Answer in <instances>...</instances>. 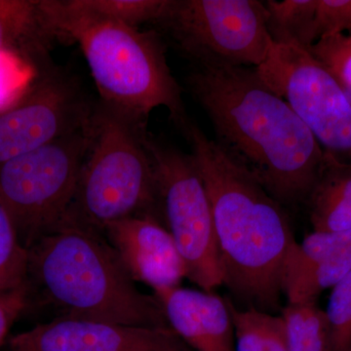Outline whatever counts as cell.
<instances>
[{"label":"cell","instance_id":"5","mask_svg":"<svg viewBox=\"0 0 351 351\" xmlns=\"http://www.w3.org/2000/svg\"><path fill=\"white\" fill-rule=\"evenodd\" d=\"M149 135L145 124L103 104L95 106L89 147L63 221L101 233L132 217L151 215L160 221Z\"/></svg>","mask_w":351,"mask_h":351},{"label":"cell","instance_id":"15","mask_svg":"<svg viewBox=\"0 0 351 351\" xmlns=\"http://www.w3.org/2000/svg\"><path fill=\"white\" fill-rule=\"evenodd\" d=\"M306 204L314 232L351 230V165L325 152Z\"/></svg>","mask_w":351,"mask_h":351},{"label":"cell","instance_id":"9","mask_svg":"<svg viewBox=\"0 0 351 351\" xmlns=\"http://www.w3.org/2000/svg\"><path fill=\"white\" fill-rule=\"evenodd\" d=\"M255 69L287 101L323 151L351 165V94L339 80L308 50L274 43Z\"/></svg>","mask_w":351,"mask_h":351},{"label":"cell","instance_id":"16","mask_svg":"<svg viewBox=\"0 0 351 351\" xmlns=\"http://www.w3.org/2000/svg\"><path fill=\"white\" fill-rule=\"evenodd\" d=\"M226 300L234 328L235 351H288L282 315L252 306L240 309Z\"/></svg>","mask_w":351,"mask_h":351},{"label":"cell","instance_id":"23","mask_svg":"<svg viewBox=\"0 0 351 351\" xmlns=\"http://www.w3.org/2000/svg\"><path fill=\"white\" fill-rule=\"evenodd\" d=\"M308 51L351 94V36L346 34L326 36L316 41Z\"/></svg>","mask_w":351,"mask_h":351},{"label":"cell","instance_id":"21","mask_svg":"<svg viewBox=\"0 0 351 351\" xmlns=\"http://www.w3.org/2000/svg\"><path fill=\"white\" fill-rule=\"evenodd\" d=\"M78 5L97 15L131 27L154 25L168 0H76Z\"/></svg>","mask_w":351,"mask_h":351},{"label":"cell","instance_id":"7","mask_svg":"<svg viewBox=\"0 0 351 351\" xmlns=\"http://www.w3.org/2000/svg\"><path fill=\"white\" fill-rule=\"evenodd\" d=\"M154 25L195 66L258 68L272 45L258 0H168Z\"/></svg>","mask_w":351,"mask_h":351},{"label":"cell","instance_id":"8","mask_svg":"<svg viewBox=\"0 0 351 351\" xmlns=\"http://www.w3.org/2000/svg\"><path fill=\"white\" fill-rule=\"evenodd\" d=\"M156 170L159 216L172 235L186 278L205 292L223 284L213 211L195 158L149 135Z\"/></svg>","mask_w":351,"mask_h":351},{"label":"cell","instance_id":"6","mask_svg":"<svg viewBox=\"0 0 351 351\" xmlns=\"http://www.w3.org/2000/svg\"><path fill=\"white\" fill-rule=\"evenodd\" d=\"M90 127L91 119L73 133L0 163V199L27 250L68 214L89 147Z\"/></svg>","mask_w":351,"mask_h":351},{"label":"cell","instance_id":"2","mask_svg":"<svg viewBox=\"0 0 351 351\" xmlns=\"http://www.w3.org/2000/svg\"><path fill=\"white\" fill-rule=\"evenodd\" d=\"M182 133L211 202L223 284L248 307L276 306L297 243L283 205L193 120Z\"/></svg>","mask_w":351,"mask_h":351},{"label":"cell","instance_id":"4","mask_svg":"<svg viewBox=\"0 0 351 351\" xmlns=\"http://www.w3.org/2000/svg\"><path fill=\"white\" fill-rule=\"evenodd\" d=\"M40 5L55 39L80 46L101 104L145 125L152 110L165 108L180 130L188 125L191 119L158 32L101 17L76 0H40Z\"/></svg>","mask_w":351,"mask_h":351},{"label":"cell","instance_id":"3","mask_svg":"<svg viewBox=\"0 0 351 351\" xmlns=\"http://www.w3.org/2000/svg\"><path fill=\"white\" fill-rule=\"evenodd\" d=\"M27 308L53 319L170 327L156 295L141 292L103 233L63 221L27 249Z\"/></svg>","mask_w":351,"mask_h":351},{"label":"cell","instance_id":"20","mask_svg":"<svg viewBox=\"0 0 351 351\" xmlns=\"http://www.w3.org/2000/svg\"><path fill=\"white\" fill-rule=\"evenodd\" d=\"M27 250L0 199V293L25 290Z\"/></svg>","mask_w":351,"mask_h":351},{"label":"cell","instance_id":"26","mask_svg":"<svg viewBox=\"0 0 351 351\" xmlns=\"http://www.w3.org/2000/svg\"><path fill=\"white\" fill-rule=\"evenodd\" d=\"M25 293V290L0 293V346L3 343L14 321L27 309Z\"/></svg>","mask_w":351,"mask_h":351},{"label":"cell","instance_id":"13","mask_svg":"<svg viewBox=\"0 0 351 351\" xmlns=\"http://www.w3.org/2000/svg\"><path fill=\"white\" fill-rule=\"evenodd\" d=\"M168 324L195 351H235L234 328L226 299L180 287L154 292Z\"/></svg>","mask_w":351,"mask_h":351},{"label":"cell","instance_id":"11","mask_svg":"<svg viewBox=\"0 0 351 351\" xmlns=\"http://www.w3.org/2000/svg\"><path fill=\"white\" fill-rule=\"evenodd\" d=\"M11 351H195L171 327L57 318L9 341Z\"/></svg>","mask_w":351,"mask_h":351},{"label":"cell","instance_id":"19","mask_svg":"<svg viewBox=\"0 0 351 351\" xmlns=\"http://www.w3.org/2000/svg\"><path fill=\"white\" fill-rule=\"evenodd\" d=\"M351 271V247L339 252L284 285L289 304L315 302L318 295L337 285Z\"/></svg>","mask_w":351,"mask_h":351},{"label":"cell","instance_id":"10","mask_svg":"<svg viewBox=\"0 0 351 351\" xmlns=\"http://www.w3.org/2000/svg\"><path fill=\"white\" fill-rule=\"evenodd\" d=\"M19 98L0 110V163L86 125L95 106L75 76L43 66Z\"/></svg>","mask_w":351,"mask_h":351},{"label":"cell","instance_id":"27","mask_svg":"<svg viewBox=\"0 0 351 351\" xmlns=\"http://www.w3.org/2000/svg\"><path fill=\"white\" fill-rule=\"evenodd\" d=\"M346 34H348V36H351V27L350 29H348V32H346Z\"/></svg>","mask_w":351,"mask_h":351},{"label":"cell","instance_id":"25","mask_svg":"<svg viewBox=\"0 0 351 351\" xmlns=\"http://www.w3.org/2000/svg\"><path fill=\"white\" fill-rule=\"evenodd\" d=\"M25 66H32L20 58L12 56V55L0 54V110L8 107L17 100L29 85L27 84V86L18 83L12 84L14 82H11V80L13 75H7L5 73L13 71V69Z\"/></svg>","mask_w":351,"mask_h":351},{"label":"cell","instance_id":"22","mask_svg":"<svg viewBox=\"0 0 351 351\" xmlns=\"http://www.w3.org/2000/svg\"><path fill=\"white\" fill-rule=\"evenodd\" d=\"M325 315L328 351H351V271L332 288Z\"/></svg>","mask_w":351,"mask_h":351},{"label":"cell","instance_id":"12","mask_svg":"<svg viewBox=\"0 0 351 351\" xmlns=\"http://www.w3.org/2000/svg\"><path fill=\"white\" fill-rule=\"evenodd\" d=\"M132 279L154 289L179 287L186 277V265L172 235L151 215L114 221L104 228Z\"/></svg>","mask_w":351,"mask_h":351},{"label":"cell","instance_id":"14","mask_svg":"<svg viewBox=\"0 0 351 351\" xmlns=\"http://www.w3.org/2000/svg\"><path fill=\"white\" fill-rule=\"evenodd\" d=\"M56 41L40 0H0V54L12 55L38 69Z\"/></svg>","mask_w":351,"mask_h":351},{"label":"cell","instance_id":"24","mask_svg":"<svg viewBox=\"0 0 351 351\" xmlns=\"http://www.w3.org/2000/svg\"><path fill=\"white\" fill-rule=\"evenodd\" d=\"M351 27V0H317L314 43L326 36L346 34Z\"/></svg>","mask_w":351,"mask_h":351},{"label":"cell","instance_id":"1","mask_svg":"<svg viewBox=\"0 0 351 351\" xmlns=\"http://www.w3.org/2000/svg\"><path fill=\"white\" fill-rule=\"evenodd\" d=\"M186 84L209 117L219 147L283 206L306 204L325 152L256 69L196 66Z\"/></svg>","mask_w":351,"mask_h":351},{"label":"cell","instance_id":"17","mask_svg":"<svg viewBox=\"0 0 351 351\" xmlns=\"http://www.w3.org/2000/svg\"><path fill=\"white\" fill-rule=\"evenodd\" d=\"M316 3L317 0L265 1L267 32L272 43L308 50L314 44Z\"/></svg>","mask_w":351,"mask_h":351},{"label":"cell","instance_id":"18","mask_svg":"<svg viewBox=\"0 0 351 351\" xmlns=\"http://www.w3.org/2000/svg\"><path fill=\"white\" fill-rule=\"evenodd\" d=\"M281 315L285 322L288 351H328L326 315L316 302H288Z\"/></svg>","mask_w":351,"mask_h":351}]
</instances>
